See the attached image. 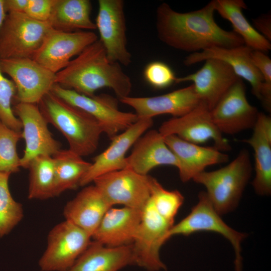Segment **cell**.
Masks as SVG:
<instances>
[{"instance_id": "1", "label": "cell", "mask_w": 271, "mask_h": 271, "mask_svg": "<svg viewBox=\"0 0 271 271\" xmlns=\"http://www.w3.org/2000/svg\"><path fill=\"white\" fill-rule=\"evenodd\" d=\"M215 12L214 0L199 10L187 13L175 11L163 3L156 10L158 37L171 47L192 53L212 47L231 48L244 45L235 32L217 24Z\"/></svg>"}, {"instance_id": "2", "label": "cell", "mask_w": 271, "mask_h": 271, "mask_svg": "<svg viewBox=\"0 0 271 271\" xmlns=\"http://www.w3.org/2000/svg\"><path fill=\"white\" fill-rule=\"evenodd\" d=\"M56 75L57 84L87 96L106 87L111 89L120 99L129 96L131 91L130 78L119 63L108 59L98 39Z\"/></svg>"}, {"instance_id": "3", "label": "cell", "mask_w": 271, "mask_h": 271, "mask_svg": "<svg viewBox=\"0 0 271 271\" xmlns=\"http://www.w3.org/2000/svg\"><path fill=\"white\" fill-rule=\"evenodd\" d=\"M37 105L47 122L66 138L69 150L81 157L95 152L103 129L95 118L51 92Z\"/></svg>"}, {"instance_id": "4", "label": "cell", "mask_w": 271, "mask_h": 271, "mask_svg": "<svg viewBox=\"0 0 271 271\" xmlns=\"http://www.w3.org/2000/svg\"><path fill=\"white\" fill-rule=\"evenodd\" d=\"M249 152L241 150L225 166L216 170L203 171L192 179L203 185L213 207L219 215L233 211L238 206L252 173Z\"/></svg>"}, {"instance_id": "5", "label": "cell", "mask_w": 271, "mask_h": 271, "mask_svg": "<svg viewBox=\"0 0 271 271\" xmlns=\"http://www.w3.org/2000/svg\"><path fill=\"white\" fill-rule=\"evenodd\" d=\"M52 29L25 13H7L0 31V59L32 58Z\"/></svg>"}, {"instance_id": "6", "label": "cell", "mask_w": 271, "mask_h": 271, "mask_svg": "<svg viewBox=\"0 0 271 271\" xmlns=\"http://www.w3.org/2000/svg\"><path fill=\"white\" fill-rule=\"evenodd\" d=\"M50 92L95 118L102 126L103 133L110 140L138 119L135 113L120 110L117 100L107 94L87 96L64 88L57 83L54 85Z\"/></svg>"}, {"instance_id": "7", "label": "cell", "mask_w": 271, "mask_h": 271, "mask_svg": "<svg viewBox=\"0 0 271 271\" xmlns=\"http://www.w3.org/2000/svg\"><path fill=\"white\" fill-rule=\"evenodd\" d=\"M156 210L150 198L142 210L141 222L131 243L133 264L149 271L166 269L160 256L163 244L173 226Z\"/></svg>"}, {"instance_id": "8", "label": "cell", "mask_w": 271, "mask_h": 271, "mask_svg": "<svg viewBox=\"0 0 271 271\" xmlns=\"http://www.w3.org/2000/svg\"><path fill=\"white\" fill-rule=\"evenodd\" d=\"M91 236L65 220L49 232L47 245L39 261L42 271H67L85 250Z\"/></svg>"}, {"instance_id": "9", "label": "cell", "mask_w": 271, "mask_h": 271, "mask_svg": "<svg viewBox=\"0 0 271 271\" xmlns=\"http://www.w3.org/2000/svg\"><path fill=\"white\" fill-rule=\"evenodd\" d=\"M200 231L218 233L229 241L235 252V270L242 271L241 246L247 235L236 231L224 222L213 207L205 191L199 193L198 201L190 213L171 227L168 233V238L175 235L188 236Z\"/></svg>"}, {"instance_id": "10", "label": "cell", "mask_w": 271, "mask_h": 271, "mask_svg": "<svg viewBox=\"0 0 271 271\" xmlns=\"http://www.w3.org/2000/svg\"><path fill=\"white\" fill-rule=\"evenodd\" d=\"M0 68L14 83L18 102L37 104L56 83V74L32 58L0 59Z\"/></svg>"}, {"instance_id": "11", "label": "cell", "mask_w": 271, "mask_h": 271, "mask_svg": "<svg viewBox=\"0 0 271 271\" xmlns=\"http://www.w3.org/2000/svg\"><path fill=\"white\" fill-rule=\"evenodd\" d=\"M150 177L126 168L101 175L93 182L112 207L119 204L142 210L150 198Z\"/></svg>"}, {"instance_id": "12", "label": "cell", "mask_w": 271, "mask_h": 271, "mask_svg": "<svg viewBox=\"0 0 271 271\" xmlns=\"http://www.w3.org/2000/svg\"><path fill=\"white\" fill-rule=\"evenodd\" d=\"M95 21L99 40L108 59L127 67L131 54L127 48L124 2L122 0H98Z\"/></svg>"}, {"instance_id": "13", "label": "cell", "mask_w": 271, "mask_h": 271, "mask_svg": "<svg viewBox=\"0 0 271 271\" xmlns=\"http://www.w3.org/2000/svg\"><path fill=\"white\" fill-rule=\"evenodd\" d=\"M159 131L164 137L174 135L197 145L212 140L214 147L224 152L231 147L213 122L210 110L203 102L187 113L163 122Z\"/></svg>"}, {"instance_id": "14", "label": "cell", "mask_w": 271, "mask_h": 271, "mask_svg": "<svg viewBox=\"0 0 271 271\" xmlns=\"http://www.w3.org/2000/svg\"><path fill=\"white\" fill-rule=\"evenodd\" d=\"M13 111L22 123V139L25 142L21 167L27 169L31 161L38 155L53 156L61 150V143L53 137L37 104L17 102Z\"/></svg>"}, {"instance_id": "15", "label": "cell", "mask_w": 271, "mask_h": 271, "mask_svg": "<svg viewBox=\"0 0 271 271\" xmlns=\"http://www.w3.org/2000/svg\"><path fill=\"white\" fill-rule=\"evenodd\" d=\"M211 118L220 132L233 135L253 129L258 115L257 109L248 101L242 79L227 90L210 111Z\"/></svg>"}, {"instance_id": "16", "label": "cell", "mask_w": 271, "mask_h": 271, "mask_svg": "<svg viewBox=\"0 0 271 271\" xmlns=\"http://www.w3.org/2000/svg\"><path fill=\"white\" fill-rule=\"evenodd\" d=\"M97 40V35L90 31L67 32L53 29L32 59L56 74Z\"/></svg>"}, {"instance_id": "17", "label": "cell", "mask_w": 271, "mask_h": 271, "mask_svg": "<svg viewBox=\"0 0 271 271\" xmlns=\"http://www.w3.org/2000/svg\"><path fill=\"white\" fill-rule=\"evenodd\" d=\"M153 124V119L138 118L126 129L111 139L108 147L94 158L80 186H85L106 173L125 169L126 152Z\"/></svg>"}, {"instance_id": "18", "label": "cell", "mask_w": 271, "mask_h": 271, "mask_svg": "<svg viewBox=\"0 0 271 271\" xmlns=\"http://www.w3.org/2000/svg\"><path fill=\"white\" fill-rule=\"evenodd\" d=\"M197 72L177 77L176 83L192 81L201 102L211 111L239 78L226 62L215 58L205 60Z\"/></svg>"}, {"instance_id": "19", "label": "cell", "mask_w": 271, "mask_h": 271, "mask_svg": "<svg viewBox=\"0 0 271 271\" xmlns=\"http://www.w3.org/2000/svg\"><path fill=\"white\" fill-rule=\"evenodd\" d=\"M119 101L132 107L138 118L151 119L164 114H170L174 117L182 116L201 102L193 84L159 96H128Z\"/></svg>"}, {"instance_id": "20", "label": "cell", "mask_w": 271, "mask_h": 271, "mask_svg": "<svg viewBox=\"0 0 271 271\" xmlns=\"http://www.w3.org/2000/svg\"><path fill=\"white\" fill-rule=\"evenodd\" d=\"M164 141L177 158L180 180L187 182L209 166L226 163L227 154L213 147L201 146L185 141L176 136L164 137Z\"/></svg>"}, {"instance_id": "21", "label": "cell", "mask_w": 271, "mask_h": 271, "mask_svg": "<svg viewBox=\"0 0 271 271\" xmlns=\"http://www.w3.org/2000/svg\"><path fill=\"white\" fill-rule=\"evenodd\" d=\"M251 51V48L245 45L231 48L212 47L191 53L185 58L184 63L186 66H190L209 58L225 61L233 68L239 78H243L250 83L252 94L260 100L263 79L252 62L250 55Z\"/></svg>"}, {"instance_id": "22", "label": "cell", "mask_w": 271, "mask_h": 271, "mask_svg": "<svg viewBox=\"0 0 271 271\" xmlns=\"http://www.w3.org/2000/svg\"><path fill=\"white\" fill-rule=\"evenodd\" d=\"M126 168L142 175H148L161 165L178 169L179 162L159 130L152 129L143 134L134 144L130 155L125 158ZM125 168V169H126Z\"/></svg>"}, {"instance_id": "23", "label": "cell", "mask_w": 271, "mask_h": 271, "mask_svg": "<svg viewBox=\"0 0 271 271\" xmlns=\"http://www.w3.org/2000/svg\"><path fill=\"white\" fill-rule=\"evenodd\" d=\"M142 210L123 207L110 208L91 238L108 247L131 244L141 222Z\"/></svg>"}, {"instance_id": "24", "label": "cell", "mask_w": 271, "mask_h": 271, "mask_svg": "<svg viewBox=\"0 0 271 271\" xmlns=\"http://www.w3.org/2000/svg\"><path fill=\"white\" fill-rule=\"evenodd\" d=\"M112 206L94 185L84 187L63 209L65 220L80 227L92 237L106 212Z\"/></svg>"}, {"instance_id": "25", "label": "cell", "mask_w": 271, "mask_h": 271, "mask_svg": "<svg viewBox=\"0 0 271 271\" xmlns=\"http://www.w3.org/2000/svg\"><path fill=\"white\" fill-rule=\"evenodd\" d=\"M241 142L254 151L255 177L252 185L255 193L268 196L271 193V118L259 112L251 136Z\"/></svg>"}, {"instance_id": "26", "label": "cell", "mask_w": 271, "mask_h": 271, "mask_svg": "<svg viewBox=\"0 0 271 271\" xmlns=\"http://www.w3.org/2000/svg\"><path fill=\"white\" fill-rule=\"evenodd\" d=\"M132 264L131 244L108 247L93 240L67 271H118Z\"/></svg>"}, {"instance_id": "27", "label": "cell", "mask_w": 271, "mask_h": 271, "mask_svg": "<svg viewBox=\"0 0 271 271\" xmlns=\"http://www.w3.org/2000/svg\"><path fill=\"white\" fill-rule=\"evenodd\" d=\"M89 0H55L48 23L60 31L72 32L96 29L91 19Z\"/></svg>"}, {"instance_id": "28", "label": "cell", "mask_w": 271, "mask_h": 271, "mask_svg": "<svg viewBox=\"0 0 271 271\" xmlns=\"http://www.w3.org/2000/svg\"><path fill=\"white\" fill-rule=\"evenodd\" d=\"M215 11L232 25L233 32L243 40L244 45L253 50L263 52L271 49L269 41L259 33L244 16L247 6L242 0H214Z\"/></svg>"}, {"instance_id": "29", "label": "cell", "mask_w": 271, "mask_h": 271, "mask_svg": "<svg viewBox=\"0 0 271 271\" xmlns=\"http://www.w3.org/2000/svg\"><path fill=\"white\" fill-rule=\"evenodd\" d=\"M52 157L55 168L54 197L80 186L91 163L69 149H61Z\"/></svg>"}, {"instance_id": "30", "label": "cell", "mask_w": 271, "mask_h": 271, "mask_svg": "<svg viewBox=\"0 0 271 271\" xmlns=\"http://www.w3.org/2000/svg\"><path fill=\"white\" fill-rule=\"evenodd\" d=\"M28 198L45 200L54 197L55 168L52 156L38 155L30 162Z\"/></svg>"}, {"instance_id": "31", "label": "cell", "mask_w": 271, "mask_h": 271, "mask_svg": "<svg viewBox=\"0 0 271 271\" xmlns=\"http://www.w3.org/2000/svg\"><path fill=\"white\" fill-rule=\"evenodd\" d=\"M11 174L0 172V237L9 234L22 220V205L13 198L9 187Z\"/></svg>"}, {"instance_id": "32", "label": "cell", "mask_w": 271, "mask_h": 271, "mask_svg": "<svg viewBox=\"0 0 271 271\" xmlns=\"http://www.w3.org/2000/svg\"><path fill=\"white\" fill-rule=\"evenodd\" d=\"M150 185V200L156 210L166 220L174 224L175 217L184 202L183 195L178 190L165 189L151 176Z\"/></svg>"}, {"instance_id": "33", "label": "cell", "mask_w": 271, "mask_h": 271, "mask_svg": "<svg viewBox=\"0 0 271 271\" xmlns=\"http://www.w3.org/2000/svg\"><path fill=\"white\" fill-rule=\"evenodd\" d=\"M22 139V131H16L0 120V172L11 174L19 172L20 159L17 145Z\"/></svg>"}, {"instance_id": "34", "label": "cell", "mask_w": 271, "mask_h": 271, "mask_svg": "<svg viewBox=\"0 0 271 271\" xmlns=\"http://www.w3.org/2000/svg\"><path fill=\"white\" fill-rule=\"evenodd\" d=\"M16 93L14 83L5 76L0 68V120L9 127L21 132L22 123L15 115L12 106Z\"/></svg>"}, {"instance_id": "35", "label": "cell", "mask_w": 271, "mask_h": 271, "mask_svg": "<svg viewBox=\"0 0 271 271\" xmlns=\"http://www.w3.org/2000/svg\"><path fill=\"white\" fill-rule=\"evenodd\" d=\"M251 58L253 63L260 73L263 82L260 92V99L264 108L271 110V60L264 52L252 50Z\"/></svg>"}, {"instance_id": "36", "label": "cell", "mask_w": 271, "mask_h": 271, "mask_svg": "<svg viewBox=\"0 0 271 271\" xmlns=\"http://www.w3.org/2000/svg\"><path fill=\"white\" fill-rule=\"evenodd\" d=\"M145 80L156 89H164L175 83L176 77L167 64L161 61L149 63L144 70Z\"/></svg>"}, {"instance_id": "37", "label": "cell", "mask_w": 271, "mask_h": 271, "mask_svg": "<svg viewBox=\"0 0 271 271\" xmlns=\"http://www.w3.org/2000/svg\"><path fill=\"white\" fill-rule=\"evenodd\" d=\"M55 0H28L25 13L36 21L48 22Z\"/></svg>"}, {"instance_id": "38", "label": "cell", "mask_w": 271, "mask_h": 271, "mask_svg": "<svg viewBox=\"0 0 271 271\" xmlns=\"http://www.w3.org/2000/svg\"><path fill=\"white\" fill-rule=\"evenodd\" d=\"M254 28L268 41L271 40L270 15L261 16L252 19Z\"/></svg>"}, {"instance_id": "39", "label": "cell", "mask_w": 271, "mask_h": 271, "mask_svg": "<svg viewBox=\"0 0 271 271\" xmlns=\"http://www.w3.org/2000/svg\"><path fill=\"white\" fill-rule=\"evenodd\" d=\"M28 0H4V5L7 13H25Z\"/></svg>"}, {"instance_id": "40", "label": "cell", "mask_w": 271, "mask_h": 271, "mask_svg": "<svg viewBox=\"0 0 271 271\" xmlns=\"http://www.w3.org/2000/svg\"><path fill=\"white\" fill-rule=\"evenodd\" d=\"M7 14V13L5 8L4 0H0V31L6 17Z\"/></svg>"}]
</instances>
